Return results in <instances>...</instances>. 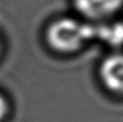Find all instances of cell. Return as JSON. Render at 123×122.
<instances>
[{
    "label": "cell",
    "mask_w": 123,
    "mask_h": 122,
    "mask_svg": "<svg viewBox=\"0 0 123 122\" xmlns=\"http://www.w3.org/2000/svg\"><path fill=\"white\" fill-rule=\"evenodd\" d=\"M96 26L72 18H61L50 25L47 31L49 44L54 50L69 53L79 50L86 41L95 39Z\"/></svg>",
    "instance_id": "cell-1"
},
{
    "label": "cell",
    "mask_w": 123,
    "mask_h": 122,
    "mask_svg": "<svg viewBox=\"0 0 123 122\" xmlns=\"http://www.w3.org/2000/svg\"><path fill=\"white\" fill-rule=\"evenodd\" d=\"M100 77L106 88L123 94V54H113L103 62Z\"/></svg>",
    "instance_id": "cell-2"
},
{
    "label": "cell",
    "mask_w": 123,
    "mask_h": 122,
    "mask_svg": "<svg viewBox=\"0 0 123 122\" xmlns=\"http://www.w3.org/2000/svg\"><path fill=\"white\" fill-rule=\"evenodd\" d=\"M123 0H74L76 9L90 18H104L116 13Z\"/></svg>",
    "instance_id": "cell-3"
},
{
    "label": "cell",
    "mask_w": 123,
    "mask_h": 122,
    "mask_svg": "<svg viewBox=\"0 0 123 122\" xmlns=\"http://www.w3.org/2000/svg\"><path fill=\"white\" fill-rule=\"evenodd\" d=\"M95 39H100L111 47H121L123 45V23L96 26Z\"/></svg>",
    "instance_id": "cell-4"
},
{
    "label": "cell",
    "mask_w": 123,
    "mask_h": 122,
    "mask_svg": "<svg viewBox=\"0 0 123 122\" xmlns=\"http://www.w3.org/2000/svg\"><path fill=\"white\" fill-rule=\"evenodd\" d=\"M8 114V104L2 95H0V121Z\"/></svg>",
    "instance_id": "cell-5"
}]
</instances>
